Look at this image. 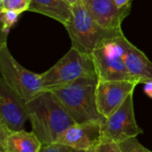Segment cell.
Wrapping results in <instances>:
<instances>
[{
    "label": "cell",
    "mask_w": 152,
    "mask_h": 152,
    "mask_svg": "<svg viewBox=\"0 0 152 152\" xmlns=\"http://www.w3.org/2000/svg\"><path fill=\"white\" fill-rule=\"evenodd\" d=\"M32 132L42 145L55 143L60 136L76 124L59 99L45 91L27 102Z\"/></svg>",
    "instance_id": "obj_1"
},
{
    "label": "cell",
    "mask_w": 152,
    "mask_h": 152,
    "mask_svg": "<svg viewBox=\"0 0 152 152\" xmlns=\"http://www.w3.org/2000/svg\"><path fill=\"white\" fill-rule=\"evenodd\" d=\"M98 78L82 77L67 86L51 91L59 99L77 124L104 121L96 103Z\"/></svg>",
    "instance_id": "obj_2"
},
{
    "label": "cell",
    "mask_w": 152,
    "mask_h": 152,
    "mask_svg": "<svg viewBox=\"0 0 152 152\" xmlns=\"http://www.w3.org/2000/svg\"><path fill=\"white\" fill-rule=\"evenodd\" d=\"M73 16L65 27L69 32L73 48L87 53H92L105 40L115 37L121 30H109L102 28L93 17L84 0L72 4Z\"/></svg>",
    "instance_id": "obj_3"
},
{
    "label": "cell",
    "mask_w": 152,
    "mask_h": 152,
    "mask_svg": "<svg viewBox=\"0 0 152 152\" xmlns=\"http://www.w3.org/2000/svg\"><path fill=\"white\" fill-rule=\"evenodd\" d=\"M45 91L67 86L82 77H96L97 73L91 54L73 47L48 70L41 74Z\"/></svg>",
    "instance_id": "obj_4"
},
{
    "label": "cell",
    "mask_w": 152,
    "mask_h": 152,
    "mask_svg": "<svg viewBox=\"0 0 152 152\" xmlns=\"http://www.w3.org/2000/svg\"><path fill=\"white\" fill-rule=\"evenodd\" d=\"M7 37L0 40V74L1 78L16 92L26 102L45 92L41 74L34 73L21 66L10 53Z\"/></svg>",
    "instance_id": "obj_5"
},
{
    "label": "cell",
    "mask_w": 152,
    "mask_h": 152,
    "mask_svg": "<svg viewBox=\"0 0 152 152\" xmlns=\"http://www.w3.org/2000/svg\"><path fill=\"white\" fill-rule=\"evenodd\" d=\"M91 55L95 66L98 80L134 81L126 66L123 51L118 44L116 37L102 42Z\"/></svg>",
    "instance_id": "obj_6"
},
{
    "label": "cell",
    "mask_w": 152,
    "mask_h": 152,
    "mask_svg": "<svg viewBox=\"0 0 152 152\" xmlns=\"http://www.w3.org/2000/svg\"><path fill=\"white\" fill-rule=\"evenodd\" d=\"M102 129L103 138L117 143L143 134L134 116V94H131L114 113L105 118Z\"/></svg>",
    "instance_id": "obj_7"
},
{
    "label": "cell",
    "mask_w": 152,
    "mask_h": 152,
    "mask_svg": "<svg viewBox=\"0 0 152 152\" xmlns=\"http://www.w3.org/2000/svg\"><path fill=\"white\" fill-rule=\"evenodd\" d=\"M27 120H29L27 102L0 78V127L22 131Z\"/></svg>",
    "instance_id": "obj_8"
},
{
    "label": "cell",
    "mask_w": 152,
    "mask_h": 152,
    "mask_svg": "<svg viewBox=\"0 0 152 152\" xmlns=\"http://www.w3.org/2000/svg\"><path fill=\"white\" fill-rule=\"evenodd\" d=\"M138 82L131 80H98L96 103L100 114L104 118H108L131 94H134Z\"/></svg>",
    "instance_id": "obj_9"
},
{
    "label": "cell",
    "mask_w": 152,
    "mask_h": 152,
    "mask_svg": "<svg viewBox=\"0 0 152 152\" xmlns=\"http://www.w3.org/2000/svg\"><path fill=\"white\" fill-rule=\"evenodd\" d=\"M103 121H90L74 124L58 139L57 143L68 146L75 151H89L95 150L103 139Z\"/></svg>",
    "instance_id": "obj_10"
},
{
    "label": "cell",
    "mask_w": 152,
    "mask_h": 152,
    "mask_svg": "<svg viewBox=\"0 0 152 152\" xmlns=\"http://www.w3.org/2000/svg\"><path fill=\"white\" fill-rule=\"evenodd\" d=\"M116 40L122 48L126 66L133 79L144 85L152 81V62L145 53L134 46L123 32L116 37Z\"/></svg>",
    "instance_id": "obj_11"
},
{
    "label": "cell",
    "mask_w": 152,
    "mask_h": 152,
    "mask_svg": "<svg viewBox=\"0 0 152 152\" xmlns=\"http://www.w3.org/2000/svg\"><path fill=\"white\" fill-rule=\"evenodd\" d=\"M94 20L109 30H121L124 19L129 14L131 5L119 8L114 0H84Z\"/></svg>",
    "instance_id": "obj_12"
},
{
    "label": "cell",
    "mask_w": 152,
    "mask_h": 152,
    "mask_svg": "<svg viewBox=\"0 0 152 152\" xmlns=\"http://www.w3.org/2000/svg\"><path fill=\"white\" fill-rule=\"evenodd\" d=\"M1 152H40L42 142L33 132L8 131L0 127Z\"/></svg>",
    "instance_id": "obj_13"
},
{
    "label": "cell",
    "mask_w": 152,
    "mask_h": 152,
    "mask_svg": "<svg viewBox=\"0 0 152 152\" xmlns=\"http://www.w3.org/2000/svg\"><path fill=\"white\" fill-rule=\"evenodd\" d=\"M48 16L66 27L72 19V4L67 0H31L28 10Z\"/></svg>",
    "instance_id": "obj_14"
},
{
    "label": "cell",
    "mask_w": 152,
    "mask_h": 152,
    "mask_svg": "<svg viewBox=\"0 0 152 152\" xmlns=\"http://www.w3.org/2000/svg\"><path fill=\"white\" fill-rule=\"evenodd\" d=\"M31 0H1L0 12L12 11L19 14L28 11Z\"/></svg>",
    "instance_id": "obj_15"
},
{
    "label": "cell",
    "mask_w": 152,
    "mask_h": 152,
    "mask_svg": "<svg viewBox=\"0 0 152 152\" xmlns=\"http://www.w3.org/2000/svg\"><path fill=\"white\" fill-rule=\"evenodd\" d=\"M0 20L2 22V36L7 37L9 29L17 21L20 14L12 11L0 12Z\"/></svg>",
    "instance_id": "obj_16"
},
{
    "label": "cell",
    "mask_w": 152,
    "mask_h": 152,
    "mask_svg": "<svg viewBox=\"0 0 152 152\" xmlns=\"http://www.w3.org/2000/svg\"><path fill=\"white\" fill-rule=\"evenodd\" d=\"M122 152H152L139 142L136 137L129 138L118 143Z\"/></svg>",
    "instance_id": "obj_17"
},
{
    "label": "cell",
    "mask_w": 152,
    "mask_h": 152,
    "mask_svg": "<svg viewBox=\"0 0 152 152\" xmlns=\"http://www.w3.org/2000/svg\"><path fill=\"white\" fill-rule=\"evenodd\" d=\"M95 152H122V151L118 143L103 138L101 143L95 149Z\"/></svg>",
    "instance_id": "obj_18"
},
{
    "label": "cell",
    "mask_w": 152,
    "mask_h": 152,
    "mask_svg": "<svg viewBox=\"0 0 152 152\" xmlns=\"http://www.w3.org/2000/svg\"><path fill=\"white\" fill-rule=\"evenodd\" d=\"M40 152H75V150L60 143H51L42 145Z\"/></svg>",
    "instance_id": "obj_19"
},
{
    "label": "cell",
    "mask_w": 152,
    "mask_h": 152,
    "mask_svg": "<svg viewBox=\"0 0 152 152\" xmlns=\"http://www.w3.org/2000/svg\"><path fill=\"white\" fill-rule=\"evenodd\" d=\"M114 1L119 8H123L127 5H131V2H132V0H114Z\"/></svg>",
    "instance_id": "obj_20"
},
{
    "label": "cell",
    "mask_w": 152,
    "mask_h": 152,
    "mask_svg": "<svg viewBox=\"0 0 152 152\" xmlns=\"http://www.w3.org/2000/svg\"><path fill=\"white\" fill-rule=\"evenodd\" d=\"M144 92H145V94H146L150 98H152V81L148 82V83L145 84Z\"/></svg>",
    "instance_id": "obj_21"
},
{
    "label": "cell",
    "mask_w": 152,
    "mask_h": 152,
    "mask_svg": "<svg viewBox=\"0 0 152 152\" xmlns=\"http://www.w3.org/2000/svg\"><path fill=\"white\" fill-rule=\"evenodd\" d=\"M67 1H68V2H69L71 4H75L76 2H77L78 0H67Z\"/></svg>",
    "instance_id": "obj_22"
},
{
    "label": "cell",
    "mask_w": 152,
    "mask_h": 152,
    "mask_svg": "<svg viewBox=\"0 0 152 152\" xmlns=\"http://www.w3.org/2000/svg\"><path fill=\"white\" fill-rule=\"evenodd\" d=\"M75 152H95V150H93V151H75Z\"/></svg>",
    "instance_id": "obj_23"
}]
</instances>
